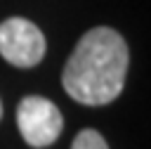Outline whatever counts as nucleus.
Masks as SVG:
<instances>
[{
  "instance_id": "f257e3e1",
  "label": "nucleus",
  "mask_w": 151,
  "mask_h": 149,
  "mask_svg": "<svg viewBox=\"0 0 151 149\" xmlns=\"http://www.w3.org/2000/svg\"><path fill=\"white\" fill-rule=\"evenodd\" d=\"M127 61V43L118 31L109 26L90 28L68 57L61 71V85L78 104H109L123 92Z\"/></svg>"
},
{
  "instance_id": "39448f33",
  "label": "nucleus",
  "mask_w": 151,
  "mask_h": 149,
  "mask_svg": "<svg viewBox=\"0 0 151 149\" xmlns=\"http://www.w3.org/2000/svg\"><path fill=\"white\" fill-rule=\"evenodd\" d=\"M0 118H2V102H0Z\"/></svg>"
},
{
  "instance_id": "f03ea898",
  "label": "nucleus",
  "mask_w": 151,
  "mask_h": 149,
  "mask_svg": "<svg viewBox=\"0 0 151 149\" xmlns=\"http://www.w3.org/2000/svg\"><path fill=\"white\" fill-rule=\"evenodd\" d=\"M17 125L28 147L42 149L57 142L64 128V118L54 102L31 95L24 97L17 106Z\"/></svg>"
},
{
  "instance_id": "7ed1b4c3",
  "label": "nucleus",
  "mask_w": 151,
  "mask_h": 149,
  "mask_svg": "<svg viewBox=\"0 0 151 149\" xmlns=\"http://www.w3.org/2000/svg\"><path fill=\"white\" fill-rule=\"evenodd\" d=\"M45 50H47L45 35L33 21L12 17L0 24V54L12 66L31 69L42 61Z\"/></svg>"
},
{
  "instance_id": "20e7f679",
  "label": "nucleus",
  "mask_w": 151,
  "mask_h": 149,
  "mask_svg": "<svg viewBox=\"0 0 151 149\" xmlns=\"http://www.w3.org/2000/svg\"><path fill=\"white\" fill-rule=\"evenodd\" d=\"M71 149H109V144H106V140H104L97 130L87 128V130H80V132L76 135Z\"/></svg>"
}]
</instances>
